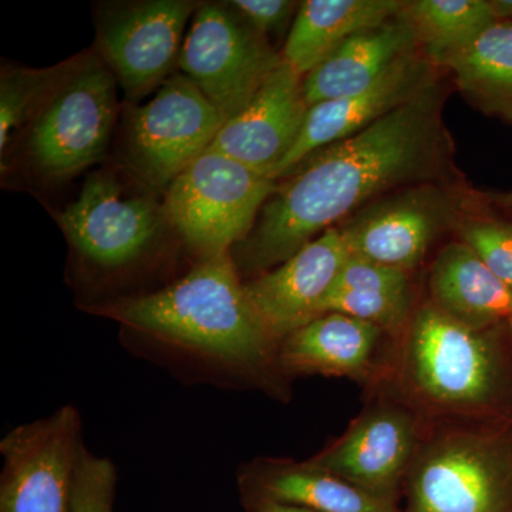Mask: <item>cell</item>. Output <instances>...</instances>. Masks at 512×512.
<instances>
[{
	"label": "cell",
	"mask_w": 512,
	"mask_h": 512,
	"mask_svg": "<svg viewBox=\"0 0 512 512\" xmlns=\"http://www.w3.org/2000/svg\"><path fill=\"white\" fill-rule=\"evenodd\" d=\"M443 101L436 79L372 126L303 161L232 249L239 274L271 271L393 188L430 183L447 158Z\"/></svg>",
	"instance_id": "6da1fadb"
},
{
	"label": "cell",
	"mask_w": 512,
	"mask_h": 512,
	"mask_svg": "<svg viewBox=\"0 0 512 512\" xmlns=\"http://www.w3.org/2000/svg\"><path fill=\"white\" fill-rule=\"evenodd\" d=\"M87 311L232 370H254L271 360L275 343L249 301L231 254L200 259L180 281Z\"/></svg>",
	"instance_id": "7a4b0ae2"
},
{
	"label": "cell",
	"mask_w": 512,
	"mask_h": 512,
	"mask_svg": "<svg viewBox=\"0 0 512 512\" xmlns=\"http://www.w3.org/2000/svg\"><path fill=\"white\" fill-rule=\"evenodd\" d=\"M404 372L421 399L450 412L493 409L503 396L505 369L493 339L429 303L410 323Z\"/></svg>",
	"instance_id": "3957f363"
},
{
	"label": "cell",
	"mask_w": 512,
	"mask_h": 512,
	"mask_svg": "<svg viewBox=\"0 0 512 512\" xmlns=\"http://www.w3.org/2000/svg\"><path fill=\"white\" fill-rule=\"evenodd\" d=\"M276 181L208 148L164 192L165 222L200 259L231 254L247 238Z\"/></svg>",
	"instance_id": "277c9868"
},
{
	"label": "cell",
	"mask_w": 512,
	"mask_h": 512,
	"mask_svg": "<svg viewBox=\"0 0 512 512\" xmlns=\"http://www.w3.org/2000/svg\"><path fill=\"white\" fill-rule=\"evenodd\" d=\"M116 79L94 56L77 60L30 128L29 153L47 180L73 177L99 161L116 121Z\"/></svg>",
	"instance_id": "5b68a950"
},
{
	"label": "cell",
	"mask_w": 512,
	"mask_h": 512,
	"mask_svg": "<svg viewBox=\"0 0 512 512\" xmlns=\"http://www.w3.org/2000/svg\"><path fill=\"white\" fill-rule=\"evenodd\" d=\"M512 485V441L454 430L431 439L412 463V512H500Z\"/></svg>",
	"instance_id": "8992f818"
},
{
	"label": "cell",
	"mask_w": 512,
	"mask_h": 512,
	"mask_svg": "<svg viewBox=\"0 0 512 512\" xmlns=\"http://www.w3.org/2000/svg\"><path fill=\"white\" fill-rule=\"evenodd\" d=\"M281 63V53L228 3L200 5L178 57L185 76L225 121L247 106Z\"/></svg>",
	"instance_id": "52a82bcc"
},
{
	"label": "cell",
	"mask_w": 512,
	"mask_h": 512,
	"mask_svg": "<svg viewBox=\"0 0 512 512\" xmlns=\"http://www.w3.org/2000/svg\"><path fill=\"white\" fill-rule=\"evenodd\" d=\"M225 119L185 74H173L156 96L127 117V160L140 180L167 190L211 147Z\"/></svg>",
	"instance_id": "ba28073f"
},
{
	"label": "cell",
	"mask_w": 512,
	"mask_h": 512,
	"mask_svg": "<svg viewBox=\"0 0 512 512\" xmlns=\"http://www.w3.org/2000/svg\"><path fill=\"white\" fill-rule=\"evenodd\" d=\"M82 448L72 406L10 431L0 443V512H72Z\"/></svg>",
	"instance_id": "9c48e42d"
},
{
	"label": "cell",
	"mask_w": 512,
	"mask_h": 512,
	"mask_svg": "<svg viewBox=\"0 0 512 512\" xmlns=\"http://www.w3.org/2000/svg\"><path fill=\"white\" fill-rule=\"evenodd\" d=\"M198 8L190 0H143L104 9L97 45L127 100H140L168 79L180 57L185 26Z\"/></svg>",
	"instance_id": "30bf717a"
},
{
	"label": "cell",
	"mask_w": 512,
	"mask_h": 512,
	"mask_svg": "<svg viewBox=\"0 0 512 512\" xmlns=\"http://www.w3.org/2000/svg\"><path fill=\"white\" fill-rule=\"evenodd\" d=\"M163 222V207L109 171L92 175L60 217L77 254L106 269L140 259L157 241Z\"/></svg>",
	"instance_id": "8fae6325"
},
{
	"label": "cell",
	"mask_w": 512,
	"mask_h": 512,
	"mask_svg": "<svg viewBox=\"0 0 512 512\" xmlns=\"http://www.w3.org/2000/svg\"><path fill=\"white\" fill-rule=\"evenodd\" d=\"M461 218L456 195L424 183L373 201L339 228L350 256L407 272Z\"/></svg>",
	"instance_id": "7c38bea8"
},
{
	"label": "cell",
	"mask_w": 512,
	"mask_h": 512,
	"mask_svg": "<svg viewBox=\"0 0 512 512\" xmlns=\"http://www.w3.org/2000/svg\"><path fill=\"white\" fill-rule=\"evenodd\" d=\"M349 256L340 228H329L281 265L245 284L249 301L276 340L282 342L322 315L323 302Z\"/></svg>",
	"instance_id": "4fadbf2b"
},
{
	"label": "cell",
	"mask_w": 512,
	"mask_h": 512,
	"mask_svg": "<svg viewBox=\"0 0 512 512\" xmlns=\"http://www.w3.org/2000/svg\"><path fill=\"white\" fill-rule=\"evenodd\" d=\"M434 67L420 52L412 53L394 63L369 89L309 107L298 140L272 180L291 174L313 154L355 136L412 100L437 79Z\"/></svg>",
	"instance_id": "5bb4252c"
},
{
	"label": "cell",
	"mask_w": 512,
	"mask_h": 512,
	"mask_svg": "<svg viewBox=\"0 0 512 512\" xmlns=\"http://www.w3.org/2000/svg\"><path fill=\"white\" fill-rule=\"evenodd\" d=\"M308 111L303 76L282 59L247 106L225 121L210 148L272 180L298 140Z\"/></svg>",
	"instance_id": "9a60e30c"
},
{
	"label": "cell",
	"mask_w": 512,
	"mask_h": 512,
	"mask_svg": "<svg viewBox=\"0 0 512 512\" xmlns=\"http://www.w3.org/2000/svg\"><path fill=\"white\" fill-rule=\"evenodd\" d=\"M417 430L409 414L382 409L357 421L339 441L308 461L320 470L387 498L412 466Z\"/></svg>",
	"instance_id": "2e32d148"
},
{
	"label": "cell",
	"mask_w": 512,
	"mask_h": 512,
	"mask_svg": "<svg viewBox=\"0 0 512 512\" xmlns=\"http://www.w3.org/2000/svg\"><path fill=\"white\" fill-rule=\"evenodd\" d=\"M404 9V8H403ZM420 52L412 23L400 15L350 37L303 77L309 107L369 89L394 63Z\"/></svg>",
	"instance_id": "e0dca14e"
},
{
	"label": "cell",
	"mask_w": 512,
	"mask_h": 512,
	"mask_svg": "<svg viewBox=\"0 0 512 512\" xmlns=\"http://www.w3.org/2000/svg\"><path fill=\"white\" fill-rule=\"evenodd\" d=\"M431 303L473 329L485 330L512 315V289L466 242H451L431 266Z\"/></svg>",
	"instance_id": "ac0fdd59"
},
{
	"label": "cell",
	"mask_w": 512,
	"mask_h": 512,
	"mask_svg": "<svg viewBox=\"0 0 512 512\" xmlns=\"http://www.w3.org/2000/svg\"><path fill=\"white\" fill-rule=\"evenodd\" d=\"M402 0H306L299 3L282 59L301 76L312 72L342 43L400 15Z\"/></svg>",
	"instance_id": "d6986e66"
},
{
	"label": "cell",
	"mask_w": 512,
	"mask_h": 512,
	"mask_svg": "<svg viewBox=\"0 0 512 512\" xmlns=\"http://www.w3.org/2000/svg\"><path fill=\"white\" fill-rule=\"evenodd\" d=\"M380 328L345 313L328 312L281 342L278 360L296 373L360 375L369 366Z\"/></svg>",
	"instance_id": "ffe728a7"
},
{
	"label": "cell",
	"mask_w": 512,
	"mask_h": 512,
	"mask_svg": "<svg viewBox=\"0 0 512 512\" xmlns=\"http://www.w3.org/2000/svg\"><path fill=\"white\" fill-rule=\"evenodd\" d=\"M248 497L268 498L315 512H396L379 497L309 463L266 461L242 476Z\"/></svg>",
	"instance_id": "44dd1931"
},
{
	"label": "cell",
	"mask_w": 512,
	"mask_h": 512,
	"mask_svg": "<svg viewBox=\"0 0 512 512\" xmlns=\"http://www.w3.org/2000/svg\"><path fill=\"white\" fill-rule=\"evenodd\" d=\"M446 67L468 103L512 124V20H497Z\"/></svg>",
	"instance_id": "7402d4cb"
},
{
	"label": "cell",
	"mask_w": 512,
	"mask_h": 512,
	"mask_svg": "<svg viewBox=\"0 0 512 512\" xmlns=\"http://www.w3.org/2000/svg\"><path fill=\"white\" fill-rule=\"evenodd\" d=\"M403 13L416 32L421 55L443 67L497 22L490 0H413Z\"/></svg>",
	"instance_id": "603a6c76"
},
{
	"label": "cell",
	"mask_w": 512,
	"mask_h": 512,
	"mask_svg": "<svg viewBox=\"0 0 512 512\" xmlns=\"http://www.w3.org/2000/svg\"><path fill=\"white\" fill-rule=\"evenodd\" d=\"M77 60L49 69L5 66L0 76V151L5 157L16 133L35 121Z\"/></svg>",
	"instance_id": "cb8c5ba5"
},
{
	"label": "cell",
	"mask_w": 512,
	"mask_h": 512,
	"mask_svg": "<svg viewBox=\"0 0 512 512\" xmlns=\"http://www.w3.org/2000/svg\"><path fill=\"white\" fill-rule=\"evenodd\" d=\"M410 291L383 289H349L332 291L322 305V315L328 312L345 313L365 320L377 328H397L409 315Z\"/></svg>",
	"instance_id": "d4e9b609"
},
{
	"label": "cell",
	"mask_w": 512,
	"mask_h": 512,
	"mask_svg": "<svg viewBox=\"0 0 512 512\" xmlns=\"http://www.w3.org/2000/svg\"><path fill=\"white\" fill-rule=\"evenodd\" d=\"M461 241L512 289V222L491 215H466L458 222Z\"/></svg>",
	"instance_id": "484cf974"
},
{
	"label": "cell",
	"mask_w": 512,
	"mask_h": 512,
	"mask_svg": "<svg viewBox=\"0 0 512 512\" xmlns=\"http://www.w3.org/2000/svg\"><path fill=\"white\" fill-rule=\"evenodd\" d=\"M117 474L107 458L82 448L72 497V512H113Z\"/></svg>",
	"instance_id": "4316f807"
},
{
	"label": "cell",
	"mask_w": 512,
	"mask_h": 512,
	"mask_svg": "<svg viewBox=\"0 0 512 512\" xmlns=\"http://www.w3.org/2000/svg\"><path fill=\"white\" fill-rule=\"evenodd\" d=\"M349 289H383V291H410L409 275L402 269L392 268L349 256L338 276L333 291Z\"/></svg>",
	"instance_id": "83f0119b"
},
{
	"label": "cell",
	"mask_w": 512,
	"mask_h": 512,
	"mask_svg": "<svg viewBox=\"0 0 512 512\" xmlns=\"http://www.w3.org/2000/svg\"><path fill=\"white\" fill-rule=\"evenodd\" d=\"M228 5L265 39L284 32L292 13L299 8V3L289 0H234Z\"/></svg>",
	"instance_id": "f1b7e54d"
},
{
	"label": "cell",
	"mask_w": 512,
	"mask_h": 512,
	"mask_svg": "<svg viewBox=\"0 0 512 512\" xmlns=\"http://www.w3.org/2000/svg\"><path fill=\"white\" fill-rule=\"evenodd\" d=\"M247 507L249 512H315L298 505L278 503L261 497H248Z\"/></svg>",
	"instance_id": "f546056e"
},
{
	"label": "cell",
	"mask_w": 512,
	"mask_h": 512,
	"mask_svg": "<svg viewBox=\"0 0 512 512\" xmlns=\"http://www.w3.org/2000/svg\"><path fill=\"white\" fill-rule=\"evenodd\" d=\"M497 20H512V0H490Z\"/></svg>",
	"instance_id": "4dcf8cb0"
},
{
	"label": "cell",
	"mask_w": 512,
	"mask_h": 512,
	"mask_svg": "<svg viewBox=\"0 0 512 512\" xmlns=\"http://www.w3.org/2000/svg\"><path fill=\"white\" fill-rule=\"evenodd\" d=\"M493 201L495 204L500 205L501 208H504L512 217V192L510 194L495 195Z\"/></svg>",
	"instance_id": "1f68e13d"
},
{
	"label": "cell",
	"mask_w": 512,
	"mask_h": 512,
	"mask_svg": "<svg viewBox=\"0 0 512 512\" xmlns=\"http://www.w3.org/2000/svg\"><path fill=\"white\" fill-rule=\"evenodd\" d=\"M512 316V315H511Z\"/></svg>",
	"instance_id": "d6a6232c"
}]
</instances>
